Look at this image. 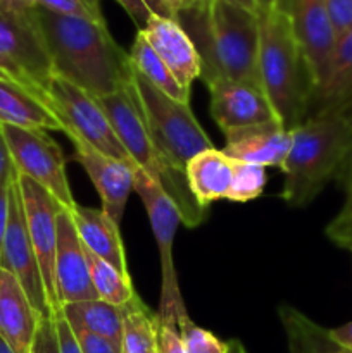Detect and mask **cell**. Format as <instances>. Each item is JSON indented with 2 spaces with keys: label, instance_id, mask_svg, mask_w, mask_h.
<instances>
[{
  "label": "cell",
  "instance_id": "1",
  "mask_svg": "<svg viewBox=\"0 0 352 353\" xmlns=\"http://www.w3.org/2000/svg\"><path fill=\"white\" fill-rule=\"evenodd\" d=\"M37 21L55 76L68 79L95 99L131 81L130 54L117 45L106 24L62 16L41 7Z\"/></svg>",
  "mask_w": 352,
  "mask_h": 353
},
{
  "label": "cell",
  "instance_id": "2",
  "mask_svg": "<svg viewBox=\"0 0 352 353\" xmlns=\"http://www.w3.org/2000/svg\"><path fill=\"white\" fill-rule=\"evenodd\" d=\"M200 55V79H221L261 86L257 68L259 19L226 0H206L197 9L175 17Z\"/></svg>",
  "mask_w": 352,
  "mask_h": 353
},
{
  "label": "cell",
  "instance_id": "3",
  "mask_svg": "<svg viewBox=\"0 0 352 353\" xmlns=\"http://www.w3.org/2000/svg\"><path fill=\"white\" fill-rule=\"evenodd\" d=\"M257 19V68L262 92L280 123L293 130L309 112L313 93L309 71L283 0H262Z\"/></svg>",
  "mask_w": 352,
  "mask_h": 353
},
{
  "label": "cell",
  "instance_id": "4",
  "mask_svg": "<svg viewBox=\"0 0 352 353\" xmlns=\"http://www.w3.org/2000/svg\"><path fill=\"white\" fill-rule=\"evenodd\" d=\"M352 155V116L349 110L314 114L292 130V147L282 165V199L306 207L344 171Z\"/></svg>",
  "mask_w": 352,
  "mask_h": 353
},
{
  "label": "cell",
  "instance_id": "5",
  "mask_svg": "<svg viewBox=\"0 0 352 353\" xmlns=\"http://www.w3.org/2000/svg\"><path fill=\"white\" fill-rule=\"evenodd\" d=\"M97 100L106 112L117 140L121 141L137 168L155 179L162 186V190L175 200L182 214V223L185 226H199L206 219V210L193 199L188 183H186V176L175 171L155 148L144 116H141L133 83L130 81L117 92L100 97Z\"/></svg>",
  "mask_w": 352,
  "mask_h": 353
},
{
  "label": "cell",
  "instance_id": "6",
  "mask_svg": "<svg viewBox=\"0 0 352 353\" xmlns=\"http://www.w3.org/2000/svg\"><path fill=\"white\" fill-rule=\"evenodd\" d=\"M131 83L155 148L175 171L185 174L190 159L214 148L193 116L190 103H182L162 93L135 69Z\"/></svg>",
  "mask_w": 352,
  "mask_h": 353
},
{
  "label": "cell",
  "instance_id": "7",
  "mask_svg": "<svg viewBox=\"0 0 352 353\" xmlns=\"http://www.w3.org/2000/svg\"><path fill=\"white\" fill-rule=\"evenodd\" d=\"M135 192L140 196L147 212L157 245L159 262H161V302H159L157 317L164 323L178 326L179 321L188 317L179 292L175 259H173V243H175L178 224L182 223V214L175 200L140 168L135 169Z\"/></svg>",
  "mask_w": 352,
  "mask_h": 353
},
{
  "label": "cell",
  "instance_id": "8",
  "mask_svg": "<svg viewBox=\"0 0 352 353\" xmlns=\"http://www.w3.org/2000/svg\"><path fill=\"white\" fill-rule=\"evenodd\" d=\"M45 100L52 112L61 121L62 133H66V137L79 138L102 154L137 168L121 141L117 140L106 112L95 97L69 83L68 79L52 74L45 90Z\"/></svg>",
  "mask_w": 352,
  "mask_h": 353
},
{
  "label": "cell",
  "instance_id": "9",
  "mask_svg": "<svg viewBox=\"0 0 352 353\" xmlns=\"http://www.w3.org/2000/svg\"><path fill=\"white\" fill-rule=\"evenodd\" d=\"M52 74V62L37 14L31 19L0 14V79L23 86L47 103L45 90Z\"/></svg>",
  "mask_w": 352,
  "mask_h": 353
},
{
  "label": "cell",
  "instance_id": "10",
  "mask_svg": "<svg viewBox=\"0 0 352 353\" xmlns=\"http://www.w3.org/2000/svg\"><path fill=\"white\" fill-rule=\"evenodd\" d=\"M2 126L14 169L50 193L62 209L72 212L78 203L69 186L64 155L54 138L43 130H24L9 124Z\"/></svg>",
  "mask_w": 352,
  "mask_h": 353
},
{
  "label": "cell",
  "instance_id": "11",
  "mask_svg": "<svg viewBox=\"0 0 352 353\" xmlns=\"http://www.w3.org/2000/svg\"><path fill=\"white\" fill-rule=\"evenodd\" d=\"M17 174L21 200H23L24 217H26L28 233L31 245L37 254L43 278L45 292H47L50 312L55 314L62 309L57 296V283H55V255H57V217L62 210L61 203L40 185L31 181L26 176Z\"/></svg>",
  "mask_w": 352,
  "mask_h": 353
},
{
  "label": "cell",
  "instance_id": "12",
  "mask_svg": "<svg viewBox=\"0 0 352 353\" xmlns=\"http://www.w3.org/2000/svg\"><path fill=\"white\" fill-rule=\"evenodd\" d=\"M0 268L9 271L26 295L31 303L41 316H50L47 292H45L43 278H41L40 265H38L37 254L31 245L30 233H28L26 217H24L23 200H21L19 186H17V174L14 172L12 185L9 193V224H7L6 240H3Z\"/></svg>",
  "mask_w": 352,
  "mask_h": 353
},
{
  "label": "cell",
  "instance_id": "13",
  "mask_svg": "<svg viewBox=\"0 0 352 353\" xmlns=\"http://www.w3.org/2000/svg\"><path fill=\"white\" fill-rule=\"evenodd\" d=\"M283 3L292 21L314 92L326 74L328 62L337 43L326 3L324 0H283Z\"/></svg>",
  "mask_w": 352,
  "mask_h": 353
},
{
  "label": "cell",
  "instance_id": "14",
  "mask_svg": "<svg viewBox=\"0 0 352 353\" xmlns=\"http://www.w3.org/2000/svg\"><path fill=\"white\" fill-rule=\"evenodd\" d=\"M75 147V161L85 169L102 202V210L121 226L128 199L135 190V165L109 157L76 137H69Z\"/></svg>",
  "mask_w": 352,
  "mask_h": 353
},
{
  "label": "cell",
  "instance_id": "15",
  "mask_svg": "<svg viewBox=\"0 0 352 353\" xmlns=\"http://www.w3.org/2000/svg\"><path fill=\"white\" fill-rule=\"evenodd\" d=\"M207 88L211 95V116L223 134L278 121L268 97L259 86L221 79L207 85Z\"/></svg>",
  "mask_w": 352,
  "mask_h": 353
},
{
  "label": "cell",
  "instance_id": "16",
  "mask_svg": "<svg viewBox=\"0 0 352 353\" xmlns=\"http://www.w3.org/2000/svg\"><path fill=\"white\" fill-rule=\"evenodd\" d=\"M55 283L61 307L99 299L90 279L85 245L76 231L71 212L66 209H62L57 217Z\"/></svg>",
  "mask_w": 352,
  "mask_h": 353
},
{
  "label": "cell",
  "instance_id": "17",
  "mask_svg": "<svg viewBox=\"0 0 352 353\" xmlns=\"http://www.w3.org/2000/svg\"><path fill=\"white\" fill-rule=\"evenodd\" d=\"M155 54L162 59L176 81L192 90V83L200 78V55L195 43L182 24L173 17L152 14L144 30H138Z\"/></svg>",
  "mask_w": 352,
  "mask_h": 353
},
{
  "label": "cell",
  "instance_id": "18",
  "mask_svg": "<svg viewBox=\"0 0 352 353\" xmlns=\"http://www.w3.org/2000/svg\"><path fill=\"white\" fill-rule=\"evenodd\" d=\"M223 154L233 161L282 169L292 147V130H286L280 121L242 128L224 133Z\"/></svg>",
  "mask_w": 352,
  "mask_h": 353
},
{
  "label": "cell",
  "instance_id": "19",
  "mask_svg": "<svg viewBox=\"0 0 352 353\" xmlns=\"http://www.w3.org/2000/svg\"><path fill=\"white\" fill-rule=\"evenodd\" d=\"M40 317L21 283L0 268V338L14 353H30Z\"/></svg>",
  "mask_w": 352,
  "mask_h": 353
},
{
  "label": "cell",
  "instance_id": "20",
  "mask_svg": "<svg viewBox=\"0 0 352 353\" xmlns=\"http://www.w3.org/2000/svg\"><path fill=\"white\" fill-rule=\"evenodd\" d=\"M71 216L83 245L97 257L116 268L121 274L130 276L119 224L114 223L102 209H92L79 203Z\"/></svg>",
  "mask_w": 352,
  "mask_h": 353
},
{
  "label": "cell",
  "instance_id": "21",
  "mask_svg": "<svg viewBox=\"0 0 352 353\" xmlns=\"http://www.w3.org/2000/svg\"><path fill=\"white\" fill-rule=\"evenodd\" d=\"M352 105V28L337 38L326 74L311 95V107L314 114L331 110H349Z\"/></svg>",
  "mask_w": 352,
  "mask_h": 353
},
{
  "label": "cell",
  "instance_id": "22",
  "mask_svg": "<svg viewBox=\"0 0 352 353\" xmlns=\"http://www.w3.org/2000/svg\"><path fill=\"white\" fill-rule=\"evenodd\" d=\"M185 176L195 202L207 210L211 203L228 196L233 181V161L223 150L209 148L190 159Z\"/></svg>",
  "mask_w": 352,
  "mask_h": 353
},
{
  "label": "cell",
  "instance_id": "23",
  "mask_svg": "<svg viewBox=\"0 0 352 353\" xmlns=\"http://www.w3.org/2000/svg\"><path fill=\"white\" fill-rule=\"evenodd\" d=\"M0 123L24 130L62 131L61 121L43 100L6 79H0Z\"/></svg>",
  "mask_w": 352,
  "mask_h": 353
},
{
  "label": "cell",
  "instance_id": "24",
  "mask_svg": "<svg viewBox=\"0 0 352 353\" xmlns=\"http://www.w3.org/2000/svg\"><path fill=\"white\" fill-rule=\"evenodd\" d=\"M61 312L72 330H83L106 338L123 352V310L121 307L97 299L66 303L62 305Z\"/></svg>",
  "mask_w": 352,
  "mask_h": 353
},
{
  "label": "cell",
  "instance_id": "25",
  "mask_svg": "<svg viewBox=\"0 0 352 353\" xmlns=\"http://www.w3.org/2000/svg\"><path fill=\"white\" fill-rule=\"evenodd\" d=\"M128 54H130L131 65H133V69L141 78L147 79L152 86L161 90L162 93H166L171 99L178 100L182 103H190L192 90L185 88V86H182L176 81V78L171 74L168 65L155 54L154 48L148 45V41L145 40V37L140 31H137V37H135Z\"/></svg>",
  "mask_w": 352,
  "mask_h": 353
},
{
  "label": "cell",
  "instance_id": "26",
  "mask_svg": "<svg viewBox=\"0 0 352 353\" xmlns=\"http://www.w3.org/2000/svg\"><path fill=\"white\" fill-rule=\"evenodd\" d=\"M123 310V353H157V314L138 295L121 305Z\"/></svg>",
  "mask_w": 352,
  "mask_h": 353
},
{
  "label": "cell",
  "instance_id": "27",
  "mask_svg": "<svg viewBox=\"0 0 352 353\" xmlns=\"http://www.w3.org/2000/svg\"><path fill=\"white\" fill-rule=\"evenodd\" d=\"M85 250L86 261H88L90 279H92V285L95 288L99 300H104V302L113 303V305L117 307L130 302L137 295L133 283H131V276L121 274L116 268L97 257L86 247Z\"/></svg>",
  "mask_w": 352,
  "mask_h": 353
},
{
  "label": "cell",
  "instance_id": "28",
  "mask_svg": "<svg viewBox=\"0 0 352 353\" xmlns=\"http://www.w3.org/2000/svg\"><path fill=\"white\" fill-rule=\"evenodd\" d=\"M286 343L289 353H352L335 345L328 331L313 321H302L292 327L286 334Z\"/></svg>",
  "mask_w": 352,
  "mask_h": 353
},
{
  "label": "cell",
  "instance_id": "29",
  "mask_svg": "<svg viewBox=\"0 0 352 353\" xmlns=\"http://www.w3.org/2000/svg\"><path fill=\"white\" fill-rule=\"evenodd\" d=\"M233 161V159H231ZM266 185V171L261 165L233 161V181L226 200L237 203L251 202L262 195Z\"/></svg>",
  "mask_w": 352,
  "mask_h": 353
},
{
  "label": "cell",
  "instance_id": "30",
  "mask_svg": "<svg viewBox=\"0 0 352 353\" xmlns=\"http://www.w3.org/2000/svg\"><path fill=\"white\" fill-rule=\"evenodd\" d=\"M179 334L186 353H226L228 341H221L211 331L197 326L192 319L185 317L178 323Z\"/></svg>",
  "mask_w": 352,
  "mask_h": 353
},
{
  "label": "cell",
  "instance_id": "31",
  "mask_svg": "<svg viewBox=\"0 0 352 353\" xmlns=\"http://www.w3.org/2000/svg\"><path fill=\"white\" fill-rule=\"evenodd\" d=\"M37 2L38 7L50 12L106 24V17L100 9V0H37Z\"/></svg>",
  "mask_w": 352,
  "mask_h": 353
},
{
  "label": "cell",
  "instance_id": "32",
  "mask_svg": "<svg viewBox=\"0 0 352 353\" xmlns=\"http://www.w3.org/2000/svg\"><path fill=\"white\" fill-rule=\"evenodd\" d=\"M30 353H61L57 327H55L52 314L50 316L40 317V323H38Z\"/></svg>",
  "mask_w": 352,
  "mask_h": 353
},
{
  "label": "cell",
  "instance_id": "33",
  "mask_svg": "<svg viewBox=\"0 0 352 353\" xmlns=\"http://www.w3.org/2000/svg\"><path fill=\"white\" fill-rule=\"evenodd\" d=\"M335 34L340 38L352 28V0H324Z\"/></svg>",
  "mask_w": 352,
  "mask_h": 353
},
{
  "label": "cell",
  "instance_id": "34",
  "mask_svg": "<svg viewBox=\"0 0 352 353\" xmlns=\"http://www.w3.org/2000/svg\"><path fill=\"white\" fill-rule=\"evenodd\" d=\"M157 353H186L178 326L157 317Z\"/></svg>",
  "mask_w": 352,
  "mask_h": 353
},
{
  "label": "cell",
  "instance_id": "35",
  "mask_svg": "<svg viewBox=\"0 0 352 353\" xmlns=\"http://www.w3.org/2000/svg\"><path fill=\"white\" fill-rule=\"evenodd\" d=\"M326 236L335 245L349 248L352 245V212H338L324 230Z\"/></svg>",
  "mask_w": 352,
  "mask_h": 353
},
{
  "label": "cell",
  "instance_id": "36",
  "mask_svg": "<svg viewBox=\"0 0 352 353\" xmlns=\"http://www.w3.org/2000/svg\"><path fill=\"white\" fill-rule=\"evenodd\" d=\"M72 333H75L81 353H123L116 345L110 343L109 340H106L102 336H97L93 333H88V331L72 330Z\"/></svg>",
  "mask_w": 352,
  "mask_h": 353
},
{
  "label": "cell",
  "instance_id": "37",
  "mask_svg": "<svg viewBox=\"0 0 352 353\" xmlns=\"http://www.w3.org/2000/svg\"><path fill=\"white\" fill-rule=\"evenodd\" d=\"M37 9V0H0V14L16 19H31Z\"/></svg>",
  "mask_w": 352,
  "mask_h": 353
},
{
  "label": "cell",
  "instance_id": "38",
  "mask_svg": "<svg viewBox=\"0 0 352 353\" xmlns=\"http://www.w3.org/2000/svg\"><path fill=\"white\" fill-rule=\"evenodd\" d=\"M124 10H126L128 16L131 17L135 24H137L138 30H144V26L147 24L148 17L152 16L150 9L147 7V3L144 0H116Z\"/></svg>",
  "mask_w": 352,
  "mask_h": 353
},
{
  "label": "cell",
  "instance_id": "39",
  "mask_svg": "<svg viewBox=\"0 0 352 353\" xmlns=\"http://www.w3.org/2000/svg\"><path fill=\"white\" fill-rule=\"evenodd\" d=\"M14 171L16 169H14L12 159H10L9 145H7L6 134H3V126L0 123V186L12 179Z\"/></svg>",
  "mask_w": 352,
  "mask_h": 353
},
{
  "label": "cell",
  "instance_id": "40",
  "mask_svg": "<svg viewBox=\"0 0 352 353\" xmlns=\"http://www.w3.org/2000/svg\"><path fill=\"white\" fill-rule=\"evenodd\" d=\"M12 179L3 183V185L0 186V257H2V248H3V240H6L7 224H9V193H10Z\"/></svg>",
  "mask_w": 352,
  "mask_h": 353
},
{
  "label": "cell",
  "instance_id": "41",
  "mask_svg": "<svg viewBox=\"0 0 352 353\" xmlns=\"http://www.w3.org/2000/svg\"><path fill=\"white\" fill-rule=\"evenodd\" d=\"M328 336L333 341L335 345H338L344 350L352 352V321L347 324H342V326L333 327V330H326Z\"/></svg>",
  "mask_w": 352,
  "mask_h": 353
},
{
  "label": "cell",
  "instance_id": "42",
  "mask_svg": "<svg viewBox=\"0 0 352 353\" xmlns=\"http://www.w3.org/2000/svg\"><path fill=\"white\" fill-rule=\"evenodd\" d=\"M344 186H345V202L340 212H352V155L349 157L344 168Z\"/></svg>",
  "mask_w": 352,
  "mask_h": 353
},
{
  "label": "cell",
  "instance_id": "43",
  "mask_svg": "<svg viewBox=\"0 0 352 353\" xmlns=\"http://www.w3.org/2000/svg\"><path fill=\"white\" fill-rule=\"evenodd\" d=\"M206 0H168V6L171 9L173 16H178L182 12H188V10L197 9L200 7Z\"/></svg>",
  "mask_w": 352,
  "mask_h": 353
},
{
  "label": "cell",
  "instance_id": "44",
  "mask_svg": "<svg viewBox=\"0 0 352 353\" xmlns=\"http://www.w3.org/2000/svg\"><path fill=\"white\" fill-rule=\"evenodd\" d=\"M145 3H147V7L150 9L152 14H157V16H164V17H173L175 19V16H173L171 9H169L168 6V0H144Z\"/></svg>",
  "mask_w": 352,
  "mask_h": 353
},
{
  "label": "cell",
  "instance_id": "45",
  "mask_svg": "<svg viewBox=\"0 0 352 353\" xmlns=\"http://www.w3.org/2000/svg\"><path fill=\"white\" fill-rule=\"evenodd\" d=\"M226 2L233 3V6L242 7V9L248 10L252 14H257L259 9H261L262 0H226Z\"/></svg>",
  "mask_w": 352,
  "mask_h": 353
},
{
  "label": "cell",
  "instance_id": "46",
  "mask_svg": "<svg viewBox=\"0 0 352 353\" xmlns=\"http://www.w3.org/2000/svg\"><path fill=\"white\" fill-rule=\"evenodd\" d=\"M226 353H247V352H245L244 345H242L240 341L231 340V341H228V352Z\"/></svg>",
  "mask_w": 352,
  "mask_h": 353
},
{
  "label": "cell",
  "instance_id": "47",
  "mask_svg": "<svg viewBox=\"0 0 352 353\" xmlns=\"http://www.w3.org/2000/svg\"><path fill=\"white\" fill-rule=\"evenodd\" d=\"M0 353H14L12 348H10L9 345L2 340V338H0Z\"/></svg>",
  "mask_w": 352,
  "mask_h": 353
},
{
  "label": "cell",
  "instance_id": "48",
  "mask_svg": "<svg viewBox=\"0 0 352 353\" xmlns=\"http://www.w3.org/2000/svg\"><path fill=\"white\" fill-rule=\"evenodd\" d=\"M347 250H349V252H351V254H352V245H351V247H349V248H347Z\"/></svg>",
  "mask_w": 352,
  "mask_h": 353
}]
</instances>
